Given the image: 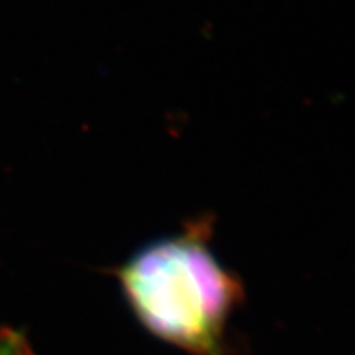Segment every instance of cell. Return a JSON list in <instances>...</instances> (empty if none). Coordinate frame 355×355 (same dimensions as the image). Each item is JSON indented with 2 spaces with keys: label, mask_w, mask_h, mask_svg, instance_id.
Instances as JSON below:
<instances>
[{
  "label": "cell",
  "mask_w": 355,
  "mask_h": 355,
  "mask_svg": "<svg viewBox=\"0 0 355 355\" xmlns=\"http://www.w3.org/2000/svg\"><path fill=\"white\" fill-rule=\"evenodd\" d=\"M209 222L196 220L140 248L117 272L141 326L189 355H224L225 327L243 293L209 248Z\"/></svg>",
  "instance_id": "1"
},
{
  "label": "cell",
  "mask_w": 355,
  "mask_h": 355,
  "mask_svg": "<svg viewBox=\"0 0 355 355\" xmlns=\"http://www.w3.org/2000/svg\"><path fill=\"white\" fill-rule=\"evenodd\" d=\"M0 355H37L26 337L12 327L0 326Z\"/></svg>",
  "instance_id": "2"
}]
</instances>
